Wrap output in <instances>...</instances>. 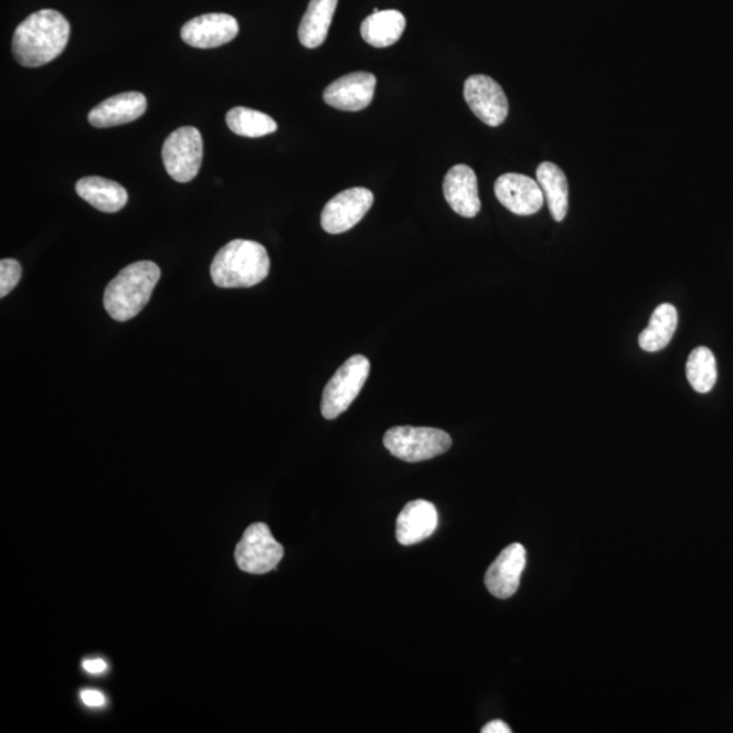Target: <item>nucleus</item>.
<instances>
[{"label": "nucleus", "mask_w": 733, "mask_h": 733, "mask_svg": "<svg viewBox=\"0 0 733 733\" xmlns=\"http://www.w3.org/2000/svg\"><path fill=\"white\" fill-rule=\"evenodd\" d=\"M370 369L369 359L354 354L336 371L322 394L321 413L325 418L334 419L348 411L362 392Z\"/></svg>", "instance_id": "obj_5"}, {"label": "nucleus", "mask_w": 733, "mask_h": 733, "mask_svg": "<svg viewBox=\"0 0 733 733\" xmlns=\"http://www.w3.org/2000/svg\"><path fill=\"white\" fill-rule=\"evenodd\" d=\"M70 33V22L59 11H35L15 29L13 55L17 63L34 68L55 61L66 50Z\"/></svg>", "instance_id": "obj_1"}, {"label": "nucleus", "mask_w": 733, "mask_h": 733, "mask_svg": "<svg viewBox=\"0 0 733 733\" xmlns=\"http://www.w3.org/2000/svg\"><path fill=\"white\" fill-rule=\"evenodd\" d=\"M393 457L405 463H423L450 450L453 440L445 431L425 427H394L383 437Z\"/></svg>", "instance_id": "obj_4"}, {"label": "nucleus", "mask_w": 733, "mask_h": 733, "mask_svg": "<svg viewBox=\"0 0 733 733\" xmlns=\"http://www.w3.org/2000/svg\"><path fill=\"white\" fill-rule=\"evenodd\" d=\"M376 78L371 73H352L336 79L323 92V100L334 109L359 111L374 99Z\"/></svg>", "instance_id": "obj_12"}, {"label": "nucleus", "mask_w": 733, "mask_h": 733, "mask_svg": "<svg viewBox=\"0 0 733 733\" xmlns=\"http://www.w3.org/2000/svg\"><path fill=\"white\" fill-rule=\"evenodd\" d=\"M147 98L139 92L117 94L98 104L88 114V123L96 128H110L138 120L146 114Z\"/></svg>", "instance_id": "obj_15"}, {"label": "nucleus", "mask_w": 733, "mask_h": 733, "mask_svg": "<svg viewBox=\"0 0 733 733\" xmlns=\"http://www.w3.org/2000/svg\"><path fill=\"white\" fill-rule=\"evenodd\" d=\"M284 549L265 523H254L245 530L235 549L240 570L252 575H264L279 565Z\"/></svg>", "instance_id": "obj_7"}, {"label": "nucleus", "mask_w": 733, "mask_h": 733, "mask_svg": "<svg viewBox=\"0 0 733 733\" xmlns=\"http://www.w3.org/2000/svg\"><path fill=\"white\" fill-rule=\"evenodd\" d=\"M227 127L245 138H263L277 131V123L263 111L236 106L226 115Z\"/></svg>", "instance_id": "obj_22"}, {"label": "nucleus", "mask_w": 733, "mask_h": 733, "mask_svg": "<svg viewBox=\"0 0 733 733\" xmlns=\"http://www.w3.org/2000/svg\"><path fill=\"white\" fill-rule=\"evenodd\" d=\"M159 279L161 269L156 263L138 262L128 265L105 289L106 311L117 322L129 321L149 304Z\"/></svg>", "instance_id": "obj_3"}, {"label": "nucleus", "mask_w": 733, "mask_h": 733, "mask_svg": "<svg viewBox=\"0 0 733 733\" xmlns=\"http://www.w3.org/2000/svg\"><path fill=\"white\" fill-rule=\"evenodd\" d=\"M374 204V194L365 188L342 191L323 206L321 226L328 234H342L362 222Z\"/></svg>", "instance_id": "obj_8"}, {"label": "nucleus", "mask_w": 733, "mask_h": 733, "mask_svg": "<svg viewBox=\"0 0 733 733\" xmlns=\"http://www.w3.org/2000/svg\"><path fill=\"white\" fill-rule=\"evenodd\" d=\"M85 671L88 673H100L106 670V663L104 660H86L84 663Z\"/></svg>", "instance_id": "obj_27"}, {"label": "nucleus", "mask_w": 733, "mask_h": 733, "mask_svg": "<svg viewBox=\"0 0 733 733\" xmlns=\"http://www.w3.org/2000/svg\"><path fill=\"white\" fill-rule=\"evenodd\" d=\"M524 566L525 549L520 543L507 546L485 575V585L489 593L499 599L511 598L519 588Z\"/></svg>", "instance_id": "obj_13"}, {"label": "nucleus", "mask_w": 733, "mask_h": 733, "mask_svg": "<svg viewBox=\"0 0 733 733\" xmlns=\"http://www.w3.org/2000/svg\"><path fill=\"white\" fill-rule=\"evenodd\" d=\"M75 191L82 200L106 214H115L128 203V192L120 183L103 177H85L76 182Z\"/></svg>", "instance_id": "obj_17"}, {"label": "nucleus", "mask_w": 733, "mask_h": 733, "mask_svg": "<svg viewBox=\"0 0 733 733\" xmlns=\"http://www.w3.org/2000/svg\"><path fill=\"white\" fill-rule=\"evenodd\" d=\"M495 194L508 211L519 216L537 214L545 201L538 181L517 173L499 177L495 183Z\"/></svg>", "instance_id": "obj_11"}, {"label": "nucleus", "mask_w": 733, "mask_h": 733, "mask_svg": "<svg viewBox=\"0 0 733 733\" xmlns=\"http://www.w3.org/2000/svg\"><path fill=\"white\" fill-rule=\"evenodd\" d=\"M405 26L404 14L397 10H384L366 17L360 32L366 44L375 49H387L397 43Z\"/></svg>", "instance_id": "obj_19"}, {"label": "nucleus", "mask_w": 733, "mask_h": 733, "mask_svg": "<svg viewBox=\"0 0 733 733\" xmlns=\"http://www.w3.org/2000/svg\"><path fill=\"white\" fill-rule=\"evenodd\" d=\"M678 327L676 307L663 304L654 311L646 330L638 336V344L646 352H659L670 344Z\"/></svg>", "instance_id": "obj_21"}, {"label": "nucleus", "mask_w": 733, "mask_h": 733, "mask_svg": "<svg viewBox=\"0 0 733 733\" xmlns=\"http://www.w3.org/2000/svg\"><path fill=\"white\" fill-rule=\"evenodd\" d=\"M537 181L548 201L550 214L555 222H563L570 205V187L564 171L557 164L543 162L537 169Z\"/></svg>", "instance_id": "obj_20"}, {"label": "nucleus", "mask_w": 733, "mask_h": 733, "mask_svg": "<svg viewBox=\"0 0 733 733\" xmlns=\"http://www.w3.org/2000/svg\"><path fill=\"white\" fill-rule=\"evenodd\" d=\"M238 32V21L233 15L212 13L187 22L181 29V39L193 49L211 50L232 43Z\"/></svg>", "instance_id": "obj_10"}, {"label": "nucleus", "mask_w": 733, "mask_h": 733, "mask_svg": "<svg viewBox=\"0 0 733 733\" xmlns=\"http://www.w3.org/2000/svg\"><path fill=\"white\" fill-rule=\"evenodd\" d=\"M443 193L448 205L460 216L475 217L481 211L477 176L475 170L466 164H457L447 171Z\"/></svg>", "instance_id": "obj_14"}, {"label": "nucleus", "mask_w": 733, "mask_h": 733, "mask_svg": "<svg viewBox=\"0 0 733 733\" xmlns=\"http://www.w3.org/2000/svg\"><path fill=\"white\" fill-rule=\"evenodd\" d=\"M482 733H511L512 730L510 726H508L504 721L501 720H493L490 721L487 725L484 726L481 730Z\"/></svg>", "instance_id": "obj_26"}, {"label": "nucleus", "mask_w": 733, "mask_h": 733, "mask_svg": "<svg viewBox=\"0 0 733 733\" xmlns=\"http://www.w3.org/2000/svg\"><path fill=\"white\" fill-rule=\"evenodd\" d=\"M81 700L88 708H100L105 705V697L97 690H84L81 693Z\"/></svg>", "instance_id": "obj_25"}, {"label": "nucleus", "mask_w": 733, "mask_h": 733, "mask_svg": "<svg viewBox=\"0 0 733 733\" xmlns=\"http://www.w3.org/2000/svg\"><path fill=\"white\" fill-rule=\"evenodd\" d=\"M162 161L177 182L196 179L203 163V136L198 128L181 127L168 136L162 147Z\"/></svg>", "instance_id": "obj_6"}, {"label": "nucleus", "mask_w": 733, "mask_h": 733, "mask_svg": "<svg viewBox=\"0 0 733 733\" xmlns=\"http://www.w3.org/2000/svg\"><path fill=\"white\" fill-rule=\"evenodd\" d=\"M22 276L21 264L13 258L0 262V297L4 298L17 287Z\"/></svg>", "instance_id": "obj_24"}, {"label": "nucleus", "mask_w": 733, "mask_h": 733, "mask_svg": "<svg viewBox=\"0 0 733 733\" xmlns=\"http://www.w3.org/2000/svg\"><path fill=\"white\" fill-rule=\"evenodd\" d=\"M467 105L489 127H499L508 116V99L502 87L488 75H471L464 87Z\"/></svg>", "instance_id": "obj_9"}, {"label": "nucleus", "mask_w": 733, "mask_h": 733, "mask_svg": "<svg viewBox=\"0 0 733 733\" xmlns=\"http://www.w3.org/2000/svg\"><path fill=\"white\" fill-rule=\"evenodd\" d=\"M686 375H688L690 386L697 393L711 392L718 382V366L716 359L709 348L699 347L690 353L688 364H686Z\"/></svg>", "instance_id": "obj_23"}, {"label": "nucleus", "mask_w": 733, "mask_h": 733, "mask_svg": "<svg viewBox=\"0 0 733 733\" xmlns=\"http://www.w3.org/2000/svg\"><path fill=\"white\" fill-rule=\"evenodd\" d=\"M439 517L433 502L415 500L407 502L397 518V541L410 546L427 540L435 533Z\"/></svg>", "instance_id": "obj_16"}, {"label": "nucleus", "mask_w": 733, "mask_h": 733, "mask_svg": "<svg viewBox=\"0 0 733 733\" xmlns=\"http://www.w3.org/2000/svg\"><path fill=\"white\" fill-rule=\"evenodd\" d=\"M269 269L268 252L262 244L234 240L216 253L211 277L221 288H251L267 279Z\"/></svg>", "instance_id": "obj_2"}, {"label": "nucleus", "mask_w": 733, "mask_h": 733, "mask_svg": "<svg viewBox=\"0 0 733 733\" xmlns=\"http://www.w3.org/2000/svg\"><path fill=\"white\" fill-rule=\"evenodd\" d=\"M337 3L339 0H310L298 31L301 45L316 50L325 43L332 25Z\"/></svg>", "instance_id": "obj_18"}]
</instances>
